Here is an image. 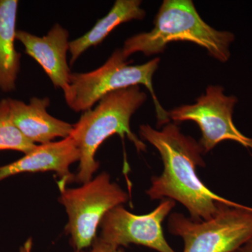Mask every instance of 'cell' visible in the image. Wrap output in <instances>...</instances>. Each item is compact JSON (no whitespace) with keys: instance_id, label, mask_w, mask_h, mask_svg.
Returning <instances> with one entry per match:
<instances>
[{"instance_id":"17","label":"cell","mask_w":252,"mask_h":252,"mask_svg":"<svg viewBox=\"0 0 252 252\" xmlns=\"http://www.w3.org/2000/svg\"><path fill=\"white\" fill-rule=\"evenodd\" d=\"M235 252H252V238Z\"/></svg>"},{"instance_id":"10","label":"cell","mask_w":252,"mask_h":252,"mask_svg":"<svg viewBox=\"0 0 252 252\" xmlns=\"http://www.w3.org/2000/svg\"><path fill=\"white\" fill-rule=\"evenodd\" d=\"M16 39L24 46L26 54L40 64L54 87L65 90L72 74L67 61L70 42L67 30L57 23L45 36L17 31Z\"/></svg>"},{"instance_id":"6","label":"cell","mask_w":252,"mask_h":252,"mask_svg":"<svg viewBox=\"0 0 252 252\" xmlns=\"http://www.w3.org/2000/svg\"><path fill=\"white\" fill-rule=\"evenodd\" d=\"M60 203L68 215L66 233L70 235L76 251L91 247L104 215L128 200L120 186L112 182L110 175L103 172L77 188L60 190Z\"/></svg>"},{"instance_id":"13","label":"cell","mask_w":252,"mask_h":252,"mask_svg":"<svg viewBox=\"0 0 252 252\" xmlns=\"http://www.w3.org/2000/svg\"><path fill=\"white\" fill-rule=\"evenodd\" d=\"M18 0H0V90L9 93L16 89L21 54L15 40Z\"/></svg>"},{"instance_id":"3","label":"cell","mask_w":252,"mask_h":252,"mask_svg":"<svg viewBox=\"0 0 252 252\" xmlns=\"http://www.w3.org/2000/svg\"><path fill=\"white\" fill-rule=\"evenodd\" d=\"M145 92L140 86H133L106 94L94 109L83 113L73 125L72 137L80 152L75 182L85 184L92 180L99 168L95 160L97 149L104 141L117 134L127 137L138 152H145L147 145L130 129V119L147 100Z\"/></svg>"},{"instance_id":"11","label":"cell","mask_w":252,"mask_h":252,"mask_svg":"<svg viewBox=\"0 0 252 252\" xmlns=\"http://www.w3.org/2000/svg\"><path fill=\"white\" fill-rule=\"evenodd\" d=\"M9 99L10 117L18 130L33 143H49L57 137H69L73 125L56 119L47 112L49 97H33L29 104Z\"/></svg>"},{"instance_id":"15","label":"cell","mask_w":252,"mask_h":252,"mask_svg":"<svg viewBox=\"0 0 252 252\" xmlns=\"http://www.w3.org/2000/svg\"><path fill=\"white\" fill-rule=\"evenodd\" d=\"M84 252H124L120 248H116L102 241L100 238H96L91 245L89 251Z\"/></svg>"},{"instance_id":"9","label":"cell","mask_w":252,"mask_h":252,"mask_svg":"<svg viewBox=\"0 0 252 252\" xmlns=\"http://www.w3.org/2000/svg\"><path fill=\"white\" fill-rule=\"evenodd\" d=\"M79 159V149L69 136L58 142L39 144L16 161L0 167V181L25 172L52 171L60 177L58 185L62 190L74 182L75 175L69 171V166Z\"/></svg>"},{"instance_id":"8","label":"cell","mask_w":252,"mask_h":252,"mask_svg":"<svg viewBox=\"0 0 252 252\" xmlns=\"http://www.w3.org/2000/svg\"><path fill=\"white\" fill-rule=\"evenodd\" d=\"M175 205V200L162 199L154 211L144 215H134L119 205L104 215L99 238L116 248L135 244L158 252H176L165 240L162 227Z\"/></svg>"},{"instance_id":"1","label":"cell","mask_w":252,"mask_h":252,"mask_svg":"<svg viewBox=\"0 0 252 252\" xmlns=\"http://www.w3.org/2000/svg\"><path fill=\"white\" fill-rule=\"evenodd\" d=\"M140 134L158 151L164 165L162 175L152 179V186L147 190L151 200L168 198L180 202L193 220H210L223 204L240 205L213 193L199 179L197 167L205 166L203 150L178 126L169 123L159 131L142 125Z\"/></svg>"},{"instance_id":"14","label":"cell","mask_w":252,"mask_h":252,"mask_svg":"<svg viewBox=\"0 0 252 252\" xmlns=\"http://www.w3.org/2000/svg\"><path fill=\"white\" fill-rule=\"evenodd\" d=\"M36 146L28 140L11 121L9 99H1L0 101V151H18L27 154L34 150Z\"/></svg>"},{"instance_id":"5","label":"cell","mask_w":252,"mask_h":252,"mask_svg":"<svg viewBox=\"0 0 252 252\" xmlns=\"http://www.w3.org/2000/svg\"><path fill=\"white\" fill-rule=\"evenodd\" d=\"M168 227L172 235L183 240V252H235L252 238V207L223 204L207 220L174 213Z\"/></svg>"},{"instance_id":"16","label":"cell","mask_w":252,"mask_h":252,"mask_svg":"<svg viewBox=\"0 0 252 252\" xmlns=\"http://www.w3.org/2000/svg\"><path fill=\"white\" fill-rule=\"evenodd\" d=\"M32 248H33V241L32 239L29 238L26 240V243L23 244L22 246H21V249H20V252H32ZM74 252H79L75 251Z\"/></svg>"},{"instance_id":"12","label":"cell","mask_w":252,"mask_h":252,"mask_svg":"<svg viewBox=\"0 0 252 252\" xmlns=\"http://www.w3.org/2000/svg\"><path fill=\"white\" fill-rule=\"evenodd\" d=\"M140 0H117L108 14L100 18L85 34L69 42L70 64H74L81 55L92 47L100 44L118 26L129 21H141L146 16Z\"/></svg>"},{"instance_id":"4","label":"cell","mask_w":252,"mask_h":252,"mask_svg":"<svg viewBox=\"0 0 252 252\" xmlns=\"http://www.w3.org/2000/svg\"><path fill=\"white\" fill-rule=\"evenodd\" d=\"M127 59L122 49H119L98 69L87 73H72L69 85L63 91L68 107L74 112H84L106 94L130 86L144 85L152 94L158 124H169L168 112L160 105L153 86V77L160 59L156 58L137 65H131Z\"/></svg>"},{"instance_id":"2","label":"cell","mask_w":252,"mask_h":252,"mask_svg":"<svg viewBox=\"0 0 252 252\" xmlns=\"http://www.w3.org/2000/svg\"><path fill=\"white\" fill-rule=\"evenodd\" d=\"M235 36L229 31H217L204 21L192 0H164L152 31L131 36L122 49L124 56L142 53L147 56L163 53L174 41L193 43L221 63L230 59V47Z\"/></svg>"},{"instance_id":"7","label":"cell","mask_w":252,"mask_h":252,"mask_svg":"<svg viewBox=\"0 0 252 252\" xmlns=\"http://www.w3.org/2000/svg\"><path fill=\"white\" fill-rule=\"evenodd\" d=\"M238 99L226 95L220 86H209L193 104H186L168 112L175 122H193L201 131L199 141L203 154L211 151L222 141L232 140L252 149V139L244 135L233 121V111Z\"/></svg>"}]
</instances>
